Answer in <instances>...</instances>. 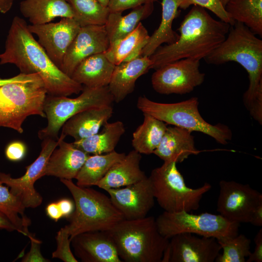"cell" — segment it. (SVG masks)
Listing matches in <instances>:
<instances>
[{
    "mask_svg": "<svg viewBox=\"0 0 262 262\" xmlns=\"http://www.w3.org/2000/svg\"><path fill=\"white\" fill-rule=\"evenodd\" d=\"M15 65L20 73H38L48 95L69 96L78 94L83 86L64 73L50 59L34 38L24 19L15 16L9 29L0 65Z\"/></svg>",
    "mask_w": 262,
    "mask_h": 262,
    "instance_id": "6da1fadb",
    "label": "cell"
},
{
    "mask_svg": "<svg viewBox=\"0 0 262 262\" xmlns=\"http://www.w3.org/2000/svg\"><path fill=\"white\" fill-rule=\"evenodd\" d=\"M231 25L214 19L205 8L194 5L177 30L178 40L159 47L150 57L151 68L156 69L174 61L190 58L200 61L226 39Z\"/></svg>",
    "mask_w": 262,
    "mask_h": 262,
    "instance_id": "7a4b0ae2",
    "label": "cell"
},
{
    "mask_svg": "<svg viewBox=\"0 0 262 262\" xmlns=\"http://www.w3.org/2000/svg\"><path fill=\"white\" fill-rule=\"evenodd\" d=\"M244 24L235 22L225 40L204 59L209 64H239L247 72L249 85L243 96L251 116L262 124V40Z\"/></svg>",
    "mask_w": 262,
    "mask_h": 262,
    "instance_id": "3957f363",
    "label": "cell"
},
{
    "mask_svg": "<svg viewBox=\"0 0 262 262\" xmlns=\"http://www.w3.org/2000/svg\"><path fill=\"white\" fill-rule=\"evenodd\" d=\"M70 192L75 209L67 218L69 223L64 228L70 236L85 232L107 231L125 219L109 196L90 187H81L72 180L61 179Z\"/></svg>",
    "mask_w": 262,
    "mask_h": 262,
    "instance_id": "277c9868",
    "label": "cell"
},
{
    "mask_svg": "<svg viewBox=\"0 0 262 262\" xmlns=\"http://www.w3.org/2000/svg\"><path fill=\"white\" fill-rule=\"evenodd\" d=\"M108 231L119 257L126 262H161L169 243L153 216L124 219Z\"/></svg>",
    "mask_w": 262,
    "mask_h": 262,
    "instance_id": "5b68a950",
    "label": "cell"
},
{
    "mask_svg": "<svg viewBox=\"0 0 262 262\" xmlns=\"http://www.w3.org/2000/svg\"><path fill=\"white\" fill-rule=\"evenodd\" d=\"M198 98L172 103L152 101L146 96H140L137 107L143 114L150 115L167 124L203 133L222 145H226L232 136L229 128L223 124L212 125L206 122L198 110Z\"/></svg>",
    "mask_w": 262,
    "mask_h": 262,
    "instance_id": "8992f818",
    "label": "cell"
},
{
    "mask_svg": "<svg viewBox=\"0 0 262 262\" xmlns=\"http://www.w3.org/2000/svg\"><path fill=\"white\" fill-rule=\"evenodd\" d=\"M148 178L154 198L164 211L170 213L197 210L203 196L212 188L208 182L197 188L188 187L174 162H164Z\"/></svg>",
    "mask_w": 262,
    "mask_h": 262,
    "instance_id": "52a82bcc",
    "label": "cell"
},
{
    "mask_svg": "<svg viewBox=\"0 0 262 262\" xmlns=\"http://www.w3.org/2000/svg\"><path fill=\"white\" fill-rule=\"evenodd\" d=\"M47 95L40 77L30 81L0 86V127L23 132V123L33 115L46 117L44 104Z\"/></svg>",
    "mask_w": 262,
    "mask_h": 262,
    "instance_id": "ba28073f",
    "label": "cell"
},
{
    "mask_svg": "<svg viewBox=\"0 0 262 262\" xmlns=\"http://www.w3.org/2000/svg\"><path fill=\"white\" fill-rule=\"evenodd\" d=\"M81 92L75 98L47 95L44 112L48 122L46 127L38 132L40 139L58 140L60 129L71 117L90 108L112 105L114 101L108 86L98 88L83 86Z\"/></svg>",
    "mask_w": 262,
    "mask_h": 262,
    "instance_id": "9c48e42d",
    "label": "cell"
},
{
    "mask_svg": "<svg viewBox=\"0 0 262 262\" xmlns=\"http://www.w3.org/2000/svg\"><path fill=\"white\" fill-rule=\"evenodd\" d=\"M156 221L160 233L168 239L176 234L187 232L219 241L237 235L240 226V224L230 221L219 214H195L185 211H164Z\"/></svg>",
    "mask_w": 262,
    "mask_h": 262,
    "instance_id": "30bf717a",
    "label": "cell"
},
{
    "mask_svg": "<svg viewBox=\"0 0 262 262\" xmlns=\"http://www.w3.org/2000/svg\"><path fill=\"white\" fill-rule=\"evenodd\" d=\"M200 61L186 58L167 63L155 69L151 76L153 89L161 94H185L204 82Z\"/></svg>",
    "mask_w": 262,
    "mask_h": 262,
    "instance_id": "8fae6325",
    "label": "cell"
},
{
    "mask_svg": "<svg viewBox=\"0 0 262 262\" xmlns=\"http://www.w3.org/2000/svg\"><path fill=\"white\" fill-rule=\"evenodd\" d=\"M58 143V140L43 139L39 156L31 164L26 166V172L21 177L14 178L10 174L0 172V181L10 188L11 193L21 201L26 208H35L42 203L43 197L35 189L34 183L44 176L48 161Z\"/></svg>",
    "mask_w": 262,
    "mask_h": 262,
    "instance_id": "7c38bea8",
    "label": "cell"
},
{
    "mask_svg": "<svg viewBox=\"0 0 262 262\" xmlns=\"http://www.w3.org/2000/svg\"><path fill=\"white\" fill-rule=\"evenodd\" d=\"M217 211L227 220L240 223H249L252 213L262 202V194L249 184L235 181L219 182Z\"/></svg>",
    "mask_w": 262,
    "mask_h": 262,
    "instance_id": "4fadbf2b",
    "label": "cell"
},
{
    "mask_svg": "<svg viewBox=\"0 0 262 262\" xmlns=\"http://www.w3.org/2000/svg\"><path fill=\"white\" fill-rule=\"evenodd\" d=\"M221 250L214 238L179 233L169 239L161 262H213Z\"/></svg>",
    "mask_w": 262,
    "mask_h": 262,
    "instance_id": "5bb4252c",
    "label": "cell"
},
{
    "mask_svg": "<svg viewBox=\"0 0 262 262\" xmlns=\"http://www.w3.org/2000/svg\"><path fill=\"white\" fill-rule=\"evenodd\" d=\"M81 26L72 18L62 17L58 22L30 25L31 33L52 62L61 69L66 53Z\"/></svg>",
    "mask_w": 262,
    "mask_h": 262,
    "instance_id": "9a60e30c",
    "label": "cell"
},
{
    "mask_svg": "<svg viewBox=\"0 0 262 262\" xmlns=\"http://www.w3.org/2000/svg\"><path fill=\"white\" fill-rule=\"evenodd\" d=\"M105 191L125 219L145 217L154 205L155 198L147 177L123 188H111Z\"/></svg>",
    "mask_w": 262,
    "mask_h": 262,
    "instance_id": "2e32d148",
    "label": "cell"
},
{
    "mask_svg": "<svg viewBox=\"0 0 262 262\" xmlns=\"http://www.w3.org/2000/svg\"><path fill=\"white\" fill-rule=\"evenodd\" d=\"M109 45L104 25L81 27L66 53L61 70L71 77L82 60L93 54L105 52Z\"/></svg>",
    "mask_w": 262,
    "mask_h": 262,
    "instance_id": "e0dca14e",
    "label": "cell"
},
{
    "mask_svg": "<svg viewBox=\"0 0 262 262\" xmlns=\"http://www.w3.org/2000/svg\"><path fill=\"white\" fill-rule=\"evenodd\" d=\"M74 254L82 262H121L108 230L88 231L71 239Z\"/></svg>",
    "mask_w": 262,
    "mask_h": 262,
    "instance_id": "ac0fdd59",
    "label": "cell"
},
{
    "mask_svg": "<svg viewBox=\"0 0 262 262\" xmlns=\"http://www.w3.org/2000/svg\"><path fill=\"white\" fill-rule=\"evenodd\" d=\"M66 136L61 133L58 146L51 154L46 165L44 176L60 179H75L79 170L90 154L76 147L73 143H67Z\"/></svg>",
    "mask_w": 262,
    "mask_h": 262,
    "instance_id": "d6986e66",
    "label": "cell"
},
{
    "mask_svg": "<svg viewBox=\"0 0 262 262\" xmlns=\"http://www.w3.org/2000/svg\"><path fill=\"white\" fill-rule=\"evenodd\" d=\"M152 65L150 57L141 56L115 66L108 85L114 101L119 103L132 93L137 79L147 72Z\"/></svg>",
    "mask_w": 262,
    "mask_h": 262,
    "instance_id": "ffe728a7",
    "label": "cell"
},
{
    "mask_svg": "<svg viewBox=\"0 0 262 262\" xmlns=\"http://www.w3.org/2000/svg\"><path fill=\"white\" fill-rule=\"evenodd\" d=\"M199 151L192 132L178 127H167L161 142L153 154L164 162L180 163Z\"/></svg>",
    "mask_w": 262,
    "mask_h": 262,
    "instance_id": "44dd1931",
    "label": "cell"
},
{
    "mask_svg": "<svg viewBox=\"0 0 262 262\" xmlns=\"http://www.w3.org/2000/svg\"><path fill=\"white\" fill-rule=\"evenodd\" d=\"M113 114L112 105L86 109L66 121L62 127L61 133L72 137L75 141L88 137L98 133Z\"/></svg>",
    "mask_w": 262,
    "mask_h": 262,
    "instance_id": "7402d4cb",
    "label": "cell"
},
{
    "mask_svg": "<svg viewBox=\"0 0 262 262\" xmlns=\"http://www.w3.org/2000/svg\"><path fill=\"white\" fill-rule=\"evenodd\" d=\"M115 66L104 52L95 54L82 60L75 68L71 78L88 87L107 86Z\"/></svg>",
    "mask_w": 262,
    "mask_h": 262,
    "instance_id": "603a6c76",
    "label": "cell"
},
{
    "mask_svg": "<svg viewBox=\"0 0 262 262\" xmlns=\"http://www.w3.org/2000/svg\"><path fill=\"white\" fill-rule=\"evenodd\" d=\"M141 154L134 149L115 164L96 186L104 190L125 187L147 177L140 168Z\"/></svg>",
    "mask_w": 262,
    "mask_h": 262,
    "instance_id": "cb8c5ba5",
    "label": "cell"
},
{
    "mask_svg": "<svg viewBox=\"0 0 262 262\" xmlns=\"http://www.w3.org/2000/svg\"><path fill=\"white\" fill-rule=\"evenodd\" d=\"M19 10L32 25L48 23L57 17L74 18L67 0H22Z\"/></svg>",
    "mask_w": 262,
    "mask_h": 262,
    "instance_id": "d4e9b609",
    "label": "cell"
},
{
    "mask_svg": "<svg viewBox=\"0 0 262 262\" xmlns=\"http://www.w3.org/2000/svg\"><path fill=\"white\" fill-rule=\"evenodd\" d=\"M149 37L147 30L140 22L127 36L110 43L108 49L104 53L115 66L131 61L142 56Z\"/></svg>",
    "mask_w": 262,
    "mask_h": 262,
    "instance_id": "484cf974",
    "label": "cell"
},
{
    "mask_svg": "<svg viewBox=\"0 0 262 262\" xmlns=\"http://www.w3.org/2000/svg\"><path fill=\"white\" fill-rule=\"evenodd\" d=\"M180 0H162V18L158 28L150 36L143 49L142 56H150L161 45L176 42L179 34L172 29L173 20L179 15Z\"/></svg>",
    "mask_w": 262,
    "mask_h": 262,
    "instance_id": "4316f807",
    "label": "cell"
},
{
    "mask_svg": "<svg viewBox=\"0 0 262 262\" xmlns=\"http://www.w3.org/2000/svg\"><path fill=\"white\" fill-rule=\"evenodd\" d=\"M153 10L154 3H151L133 8L129 14L124 16L121 12H110L104 25L110 43L127 36Z\"/></svg>",
    "mask_w": 262,
    "mask_h": 262,
    "instance_id": "83f0119b",
    "label": "cell"
},
{
    "mask_svg": "<svg viewBox=\"0 0 262 262\" xmlns=\"http://www.w3.org/2000/svg\"><path fill=\"white\" fill-rule=\"evenodd\" d=\"M125 132V128L122 122H107L102 126L100 132L72 143L76 147L89 154L107 153L115 151Z\"/></svg>",
    "mask_w": 262,
    "mask_h": 262,
    "instance_id": "f1b7e54d",
    "label": "cell"
},
{
    "mask_svg": "<svg viewBox=\"0 0 262 262\" xmlns=\"http://www.w3.org/2000/svg\"><path fill=\"white\" fill-rule=\"evenodd\" d=\"M125 155L115 150L102 154L89 155L75 178L76 184L81 187L96 186L110 168Z\"/></svg>",
    "mask_w": 262,
    "mask_h": 262,
    "instance_id": "f546056e",
    "label": "cell"
},
{
    "mask_svg": "<svg viewBox=\"0 0 262 262\" xmlns=\"http://www.w3.org/2000/svg\"><path fill=\"white\" fill-rule=\"evenodd\" d=\"M144 120L132 134V146L140 154L153 153L160 144L167 129V124L146 114Z\"/></svg>",
    "mask_w": 262,
    "mask_h": 262,
    "instance_id": "4dcf8cb0",
    "label": "cell"
},
{
    "mask_svg": "<svg viewBox=\"0 0 262 262\" xmlns=\"http://www.w3.org/2000/svg\"><path fill=\"white\" fill-rule=\"evenodd\" d=\"M225 9L235 22L244 24L262 37V0H229Z\"/></svg>",
    "mask_w": 262,
    "mask_h": 262,
    "instance_id": "1f68e13d",
    "label": "cell"
},
{
    "mask_svg": "<svg viewBox=\"0 0 262 262\" xmlns=\"http://www.w3.org/2000/svg\"><path fill=\"white\" fill-rule=\"evenodd\" d=\"M25 209L21 201L0 180V212L16 227V231L29 237L32 234L29 230L31 220L26 215Z\"/></svg>",
    "mask_w": 262,
    "mask_h": 262,
    "instance_id": "d6a6232c",
    "label": "cell"
},
{
    "mask_svg": "<svg viewBox=\"0 0 262 262\" xmlns=\"http://www.w3.org/2000/svg\"><path fill=\"white\" fill-rule=\"evenodd\" d=\"M74 13V19L81 27L105 25L110 12L97 0H67Z\"/></svg>",
    "mask_w": 262,
    "mask_h": 262,
    "instance_id": "836d02e7",
    "label": "cell"
},
{
    "mask_svg": "<svg viewBox=\"0 0 262 262\" xmlns=\"http://www.w3.org/2000/svg\"><path fill=\"white\" fill-rule=\"evenodd\" d=\"M222 253L216 259V262H246L251 254V240L241 234L218 241Z\"/></svg>",
    "mask_w": 262,
    "mask_h": 262,
    "instance_id": "e575fe53",
    "label": "cell"
},
{
    "mask_svg": "<svg viewBox=\"0 0 262 262\" xmlns=\"http://www.w3.org/2000/svg\"><path fill=\"white\" fill-rule=\"evenodd\" d=\"M192 5H196L210 10L220 20L232 26L235 22L230 18L220 0H180L179 8L185 10Z\"/></svg>",
    "mask_w": 262,
    "mask_h": 262,
    "instance_id": "d590c367",
    "label": "cell"
},
{
    "mask_svg": "<svg viewBox=\"0 0 262 262\" xmlns=\"http://www.w3.org/2000/svg\"><path fill=\"white\" fill-rule=\"evenodd\" d=\"M55 238L57 247L52 253V258L60 259L64 262H78L71 249L70 236L64 227L57 232Z\"/></svg>",
    "mask_w": 262,
    "mask_h": 262,
    "instance_id": "8d00e7d4",
    "label": "cell"
},
{
    "mask_svg": "<svg viewBox=\"0 0 262 262\" xmlns=\"http://www.w3.org/2000/svg\"><path fill=\"white\" fill-rule=\"evenodd\" d=\"M158 0H110L108 7L110 12H121L138 6L154 3Z\"/></svg>",
    "mask_w": 262,
    "mask_h": 262,
    "instance_id": "74e56055",
    "label": "cell"
},
{
    "mask_svg": "<svg viewBox=\"0 0 262 262\" xmlns=\"http://www.w3.org/2000/svg\"><path fill=\"white\" fill-rule=\"evenodd\" d=\"M27 151L25 144L20 141L10 142L5 149L6 158L11 162H18L25 157Z\"/></svg>",
    "mask_w": 262,
    "mask_h": 262,
    "instance_id": "f35d334b",
    "label": "cell"
},
{
    "mask_svg": "<svg viewBox=\"0 0 262 262\" xmlns=\"http://www.w3.org/2000/svg\"><path fill=\"white\" fill-rule=\"evenodd\" d=\"M31 241L30 251L23 257L22 262H49V260L42 255L40 246L41 241L36 239L33 234L28 237Z\"/></svg>",
    "mask_w": 262,
    "mask_h": 262,
    "instance_id": "ab89813d",
    "label": "cell"
},
{
    "mask_svg": "<svg viewBox=\"0 0 262 262\" xmlns=\"http://www.w3.org/2000/svg\"><path fill=\"white\" fill-rule=\"evenodd\" d=\"M255 248L253 253L251 252L246 262H262V229L257 232L254 238Z\"/></svg>",
    "mask_w": 262,
    "mask_h": 262,
    "instance_id": "60d3db41",
    "label": "cell"
},
{
    "mask_svg": "<svg viewBox=\"0 0 262 262\" xmlns=\"http://www.w3.org/2000/svg\"><path fill=\"white\" fill-rule=\"evenodd\" d=\"M40 77L38 73L26 74L20 73L19 74L9 78H0V86L12 82H25L33 80Z\"/></svg>",
    "mask_w": 262,
    "mask_h": 262,
    "instance_id": "b9f144b4",
    "label": "cell"
},
{
    "mask_svg": "<svg viewBox=\"0 0 262 262\" xmlns=\"http://www.w3.org/2000/svg\"><path fill=\"white\" fill-rule=\"evenodd\" d=\"M61 210L63 217H69L75 209V204L71 200L68 198H62L57 201Z\"/></svg>",
    "mask_w": 262,
    "mask_h": 262,
    "instance_id": "7bdbcfd3",
    "label": "cell"
},
{
    "mask_svg": "<svg viewBox=\"0 0 262 262\" xmlns=\"http://www.w3.org/2000/svg\"><path fill=\"white\" fill-rule=\"evenodd\" d=\"M46 212L47 216L55 222L63 217L57 202L49 204L46 208Z\"/></svg>",
    "mask_w": 262,
    "mask_h": 262,
    "instance_id": "ee69618b",
    "label": "cell"
},
{
    "mask_svg": "<svg viewBox=\"0 0 262 262\" xmlns=\"http://www.w3.org/2000/svg\"><path fill=\"white\" fill-rule=\"evenodd\" d=\"M249 223L256 227L262 226V202L260 203L253 210Z\"/></svg>",
    "mask_w": 262,
    "mask_h": 262,
    "instance_id": "f6af8a7d",
    "label": "cell"
},
{
    "mask_svg": "<svg viewBox=\"0 0 262 262\" xmlns=\"http://www.w3.org/2000/svg\"><path fill=\"white\" fill-rule=\"evenodd\" d=\"M0 229L8 231H16V227L7 217L0 212Z\"/></svg>",
    "mask_w": 262,
    "mask_h": 262,
    "instance_id": "bcb514c9",
    "label": "cell"
},
{
    "mask_svg": "<svg viewBox=\"0 0 262 262\" xmlns=\"http://www.w3.org/2000/svg\"><path fill=\"white\" fill-rule=\"evenodd\" d=\"M15 0H0V13L5 14L8 12L13 5Z\"/></svg>",
    "mask_w": 262,
    "mask_h": 262,
    "instance_id": "7dc6e473",
    "label": "cell"
},
{
    "mask_svg": "<svg viewBox=\"0 0 262 262\" xmlns=\"http://www.w3.org/2000/svg\"><path fill=\"white\" fill-rule=\"evenodd\" d=\"M102 5L108 7L110 0H97Z\"/></svg>",
    "mask_w": 262,
    "mask_h": 262,
    "instance_id": "c3c4849f",
    "label": "cell"
},
{
    "mask_svg": "<svg viewBox=\"0 0 262 262\" xmlns=\"http://www.w3.org/2000/svg\"><path fill=\"white\" fill-rule=\"evenodd\" d=\"M229 0H220V1L223 6L225 7Z\"/></svg>",
    "mask_w": 262,
    "mask_h": 262,
    "instance_id": "681fc988",
    "label": "cell"
}]
</instances>
